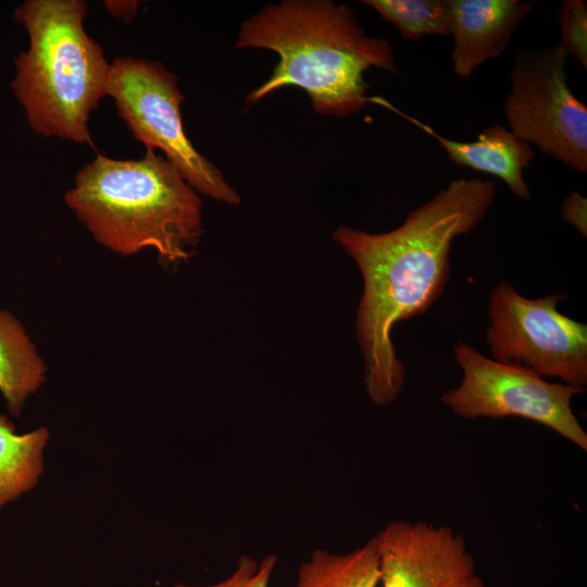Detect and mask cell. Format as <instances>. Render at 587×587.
<instances>
[{"label":"cell","instance_id":"cell-13","mask_svg":"<svg viewBox=\"0 0 587 587\" xmlns=\"http://www.w3.org/2000/svg\"><path fill=\"white\" fill-rule=\"evenodd\" d=\"M48 438L45 427L18 434L14 424L0 414V509L36 486Z\"/></svg>","mask_w":587,"mask_h":587},{"label":"cell","instance_id":"cell-19","mask_svg":"<svg viewBox=\"0 0 587 587\" xmlns=\"http://www.w3.org/2000/svg\"><path fill=\"white\" fill-rule=\"evenodd\" d=\"M107 11L115 18L130 23L136 16L139 1L137 0H105L103 1Z\"/></svg>","mask_w":587,"mask_h":587},{"label":"cell","instance_id":"cell-15","mask_svg":"<svg viewBox=\"0 0 587 587\" xmlns=\"http://www.w3.org/2000/svg\"><path fill=\"white\" fill-rule=\"evenodd\" d=\"M363 3L394 24L407 40L450 35L448 0H365Z\"/></svg>","mask_w":587,"mask_h":587},{"label":"cell","instance_id":"cell-2","mask_svg":"<svg viewBox=\"0 0 587 587\" xmlns=\"http://www.w3.org/2000/svg\"><path fill=\"white\" fill-rule=\"evenodd\" d=\"M234 48L275 51L279 61L247 107L288 86L304 90L320 114L345 117L370 100L364 73L377 67L398 73L391 43L365 35L345 4L328 0H285L241 24Z\"/></svg>","mask_w":587,"mask_h":587},{"label":"cell","instance_id":"cell-14","mask_svg":"<svg viewBox=\"0 0 587 587\" xmlns=\"http://www.w3.org/2000/svg\"><path fill=\"white\" fill-rule=\"evenodd\" d=\"M378 557L374 538L355 550L337 554L314 550L302 562L295 587H378Z\"/></svg>","mask_w":587,"mask_h":587},{"label":"cell","instance_id":"cell-18","mask_svg":"<svg viewBox=\"0 0 587 587\" xmlns=\"http://www.w3.org/2000/svg\"><path fill=\"white\" fill-rule=\"evenodd\" d=\"M562 218L575 227L584 237L587 235V199L578 191H572L562 202Z\"/></svg>","mask_w":587,"mask_h":587},{"label":"cell","instance_id":"cell-5","mask_svg":"<svg viewBox=\"0 0 587 587\" xmlns=\"http://www.w3.org/2000/svg\"><path fill=\"white\" fill-rule=\"evenodd\" d=\"M108 96L118 116L146 151L160 150L196 190L229 205L240 195L187 137L180 113L178 77L158 61L116 57L110 63Z\"/></svg>","mask_w":587,"mask_h":587},{"label":"cell","instance_id":"cell-6","mask_svg":"<svg viewBox=\"0 0 587 587\" xmlns=\"http://www.w3.org/2000/svg\"><path fill=\"white\" fill-rule=\"evenodd\" d=\"M452 349L462 379L440 397L451 412L469 420L525 419L587 451V433L572 409L573 398L585 388L552 383L526 369L495 361L462 340Z\"/></svg>","mask_w":587,"mask_h":587},{"label":"cell","instance_id":"cell-1","mask_svg":"<svg viewBox=\"0 0 587 587\" xmlns=\"http://www.w3.org/2000/svg\"><path fill=\"white\" fill-rule=\"evenodd\" d=\"M496 196L494 182L461 177L408 213L397 228L371 234L339 226L333 240L352 258L363 279L355 317L364 361V384L377 405L400 395L405 367L392 341L396 324L426 313L450 276L455 237L485 217Z\"/></svg>","mask_w":587,"mask_h":587},{"label":"cell","instance_id":"cell-4","mask_svg":"<svg viewBox=\"0 0 587 587\" xmlns=\"http://www.w3.org/2000/svg\"><path fill=\"white\" fill-rule=\"evenodd\" d=\"M84 0H25L14 10L29 40L14 61L11 88L30 129L92 146L90 113L108 96L110 63L84 28Z\"/></svg>","mask_w":587,"mask_h":587},{"label":"cell","instance_id":"cell-16","mask_svg":"<svg viewBox=\"0 0 587 587\" xmlns=\"http://www.w3.org/2000/svg\"><path fill=\"white\" fill-rule=\"evenodd\" d=\"M561 30L560 47L587 68V4L583 0H564L557 13Z\"/></svg>","mask_w":587,"mask_h":587},{"label":"cell","instance_id":"cell-17","mask_svg":"<svg viewBox=\"0 0 587 587\" xmlns=\"http://www.w3.org/2000/svg\"><path fill=\"white\" fill-rule=\"evenodd\" d=\"M276 563L277 557L274 554L264 557L260 562L243 554L240 555L234 573L220 583L208 586L179 583L175 587H268Z\"/></svg>","mask_w":587,"mask_h":587},{"label":"cell","instance_id":"cell-10","mask_svg":"<svg viewBox=\"0 0 587 587\" xmlns=\"http://www.w3.org/2000/svg\"><path fill=\"white\" fill-rule=\"evenodd\" d=\"M453 72L470 77L484 62L501 55L532 4L519 0H448Z\"/></svg>","mask_w":587,"mask_h":587},{"label":"cell","instance_id":"cell-11","mask_svg":"<svg viewBox=\"0 0 587 587\" xmlns=\"http://www.w3.org/2000/svg\"><path fill=\"white\" fill-rule=\"evenodd\" d=\"M402 115L436 139L452 163L496 176L514 196L524 200L530 198L523 172L533 161L534 150L510 129L494 124L484 128L474 141H457L440 136L411 116Z\"/></svg>","mask_w":587,"mask_h":587},{"label":"cell","instance_id":"cell-8","mask_svg":"<svg viewBox=\"0 0 587 587\" xmlns=\"http://www.w3.org/2000/svg\"><path fill=\"white\" fill-rule=\"evenodd\" d=\"M560 45L520 50L503 104L509 129L578 172L587 170V108L571 90Z\"/></svg>","mask_w":587,"mask_h":587},{"label":"cell","instance_id":"cell-9","mask_svg":"<svg viewBox=\"0 0 587 587\" xmlns=\"http://www.w3.org/2000/svg\"><path fill=\"white\" fill-rule=\"evenodd\" d=\"M373 538L382 587H446L475 574L463 536L449 526L397 520Z\"/></svg>","mask_w":587,"mask_h":587},{"label":"cell","instance_id":"cell-12","mask_svg":"<svg viewBox=\"0 0 587 587\" xmlns=\"http://www.w3.org/2000/svg\"><path fill=\"white\" fill-rule=\"evenodd\" d=\"M45 373L43 361L21 322L0 310V392L11 414L20 415Z\"/></svg>","mask_w":587,"mask_h":587},{"label":"cell","instance_id":"cell-20","mask_svg":"<svg viewBox=\"0 0 587 587\" xmlns=\"http://www.w3.org/2000/svg\"><path fill=\"white\" fill-rule=\"evenodd\" d=\"M446 587H487V586L485 585V583L478 575L473 574L467 577L452 582Z\"/></svg>","mask_w":587,"mask_h":587},{"label":"cell","instance_id":"cell-7","mask_svg":"<svg viewBox=\"0 0 587 587\" xmlns=\"http://www.w3.org/2000/svg\"><path fill=\"white\" fill-rule=\"evenodd\" d=\"M565 295L527 298L502 282L489 296L486 341L491 359L585 388L587 326L561 313Z\"/></svg>","mask_w":587,"mask_h":587},{"label":"cell","instance_id":"cell-3","mask_svg":"<svg viewBox=\"0 0 587 587\" xmlns=\"http://www.w3.org/2000/svg\"><path fill=\"white\" fill-rule=\"evenodd\" d=\"M64 200L98 243L123 255L149 248L165 264L186 262L203 232L197 191L155 151L137 160L97 153Z\"/></svg>","mask_w":587,"mask_h":587}]
</instances>
